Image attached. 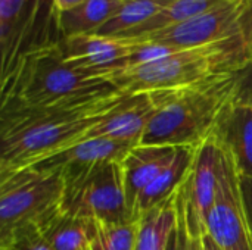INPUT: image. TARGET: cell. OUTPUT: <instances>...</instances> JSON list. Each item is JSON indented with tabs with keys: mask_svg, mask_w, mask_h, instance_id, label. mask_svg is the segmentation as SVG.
<instances>
[{
	"mask_svg": "<svg viewBox=\"0 0 252 250\" xmlns=\"http://www.w3.org/2000/svg\"><path fill=\"white\" fill-rule=\"evenodd\" d=\"M0 87V106L25 108L83 106L120 93L109 80L71 66L56 41L30 50Z\"/></svg>",
	"mask_w": 252,
	"mask_h": 250,
	"instance_id": "cell-2",
	"label": "cell"
},
{
	"mask_svg": "<svg viewBox=\"0 0 252 250\" xmlns=\"http://www.w3.org/2000/svg\"><path fill=\"white\" fill-rule=\"evenodd\" d=\"M235 100L252 109V60L238 72V83L235 90Z\"/></svg>",
	"mask_w": 252,
	"mask_h": 250,
	"instance_id": "cell-25",
	"label": "cell"
},
{
	"mask_svg": "<svg viewBox=\"0 0 252 250\" xmlns=\"http://www.w3.org/2000/svg\"><path fill=\"white\" fill-rule=\"evenodd\" d=\"M232 158L239 175L252 177V109L233 99L226 105L211 136Z\"/></svg>",
	"mask_w": 252,
	"mask_h": 250,
	"instance_id": "cell-14",
	"label": "cell"
},
{
	"mask_svg": "<svg viewBox=\"0 0 252 250\" xmlns=\"http://www.w3.org/2000/svg\"><path fill=\"white\" fill-rule=\"evenodd\" d=\"M251 62L241 34L201 47L179 50L157 60L118 71L109 81L123 93L177 88L239 71Z\"/></svg>",
	"mask_w": 252,
	"mask_h": 250,
	"instance_id": "cell-4",
	"label": "cell"
},
{
	"mask_svg": "<svg viewBox=\"0 0 252 250\" xmlns=\"http://www.w3.org/2000/svg\"><path fill=\"white\" fill-rule=\"evenodd\" d=\"M174 0H127L121 9L96 32L102 37H121L168 7Z\"/></svg>",
	"mask_w": 252,
	"mask_h": 250,
	"instance_id": "cell-21",
	"label": "cell"
},
{
	"mask_svg": "<svg viewBox=\"0 0 252 250\" xmlns=\"http://www.w3.org/2000/svg\"><path fill=\"white\" fill-rule=\"evenodd\" d=\"M123 91L83 106H0V175L28 168L87 137Z\"/></svg>",
	"mask_w": 252,
	"mask_h": 250,
	"instance_id": "cell-1",
	"label": "cell"
},
{
	"mask_svg": "<svg viewBox=\"0 0 252 250\" xmlns=\"http://www.w3.org/2000/svg\"><path fill=\"white\" fill-rule=\"evenodd\" d=\"M176 209H177V245L179 250H204V236H195L186 221V209H185V197L182 192V186L176 194Z\"/></svg>",
	"mask_w": 252,
	"mask_h": 250,
	"instance_id": "cell-24",
	"label": "cell"
},
{
	"mask_svg": "<svg viewBox=\"0 0 252 250\" xmlns=\"http://www.w3.org/2000/svg\"><path fill=\"white\" fill-rule=\"evenodd\" d=\"M86 0H53V16L56 18L58 13L71 10L77 6H80Z\"/></svg>",
	"mask_w": 252,
	"mask_h": 250,
	"instance_id": "cell-28",
	"label": "cell"
},
{
	"mask_svg": "<svg viewBox=\"0 0 252 250\" xmlns=\"http://www.w3.org/2000/svg\"><path fill=\"white\" fill-rule=\"evenodd\" d=\"M123 1H127V0H123Z\"/></svg>",
	"mask_w": 252,
	"mask_h": 250,
	"instance_id": "cell-32",
	"label": "cell"
},
{
	"mask_svg": "<svg viewBox=\"0 0 252 250\" xmlns=\"http://www.w3.org/2000/svg\"><path fill=\"white\" fill-rule=\"evenodd\" d=\"M176 150L177 147L171 146L137 144L124 158L121 168L130 217L140 193L171 162Z\"/></svg>",
	"mask_w": 252,
	"mask_h": 250,
	"instance_id": "cell-15",
	"label": "cell"
},
{
	"mask_svg": "<svg viewBox=\"0 0 252 250\" xmlns=\"http://www.w3.org/2000/svg\"><path fill=\"white\" fill-rule=\"evenodd\" d=\"M0 250H53L38 227L27 225L16 230L7 240L0 242Z\"/></svg>",
	"mask_w": 252,
	"mask_h": 250,
	"instance_id": "cell-23",
	"label": "cell"
},
{
	"mask_svg": "<svg viewBox=\"0 0 252 250\" xmlns=\"http://www.w3.org/2000/svg\"><path fill=\"white\" fill-rule=\"evenodd\" d=\"M139 220L123 224H99L90 250H134Z\"/></svg>",
	"mask_w": 252,
	"mask_h": 250,
	"instance_id": "cell-22",
	"label": "cell"
},
{
	"mask_svg": "<svg viewBox=\"0 0 252 250\" xmlns=\"http://www.w3.org/2000/svg\"><path fill=\"white\" fill-rule=\"evenodd\" d=\"M154 111L149 93H123L86 139L103 137L137 146L142 143Z\"/></svg>",
	"mask_w": 252,
	"mask_h": 250,
	"instance_id": "cell-12",
	"label": "cell"
},
{
	"mask_svg": "<svg viewBox=\"0 0 252 250\" xmlns=\"http://www.w3.org/2000/svg\"><path fill=\"white\" fill-rule=\"evenodd\" d=\"M176 194L139 217L134 250H167L177 227Z\"/></svg>",
	"mask_w": 252,
	"mask_h": 250,
	"instance_id": "cell-18",
	"label": "cell"
},
{
	"mask_svg": "<svg viewBox=\"0 0 252 250\" xmlns=\"http://www.w3.org/2000/svg\"><path fill=\"white\" fill-rule=\"evenodd\" d=\"M167 250H179V245H177V230L173 233V236H171V239L168 242Z\"/></svg>",
	"mask_w": 252,
	"mask_h": 250,
	"instance_id": "cell-31",
	"label": "cell"
},
{
	"mask_svg": "<svg viewBox=\"0 0 252 250\" xmlns=\"http://www.w3.org/2000/svg\"><path fill=\"white\" fill-rule=\"evenodd\" d=\"M40 0H0L1 83L30 52L28 37L35 34Z\"/></svg>",
	"mask_w": 252,
	"mask_h": 250,
	"instance_id": "cell-11",
	"label": "cell"
},
{
	"mask_svg": "<svg viewBox=\"0 0 252 250\" xmlns=\"http://www.w3.org/2000/svg\"><path fill=\"white\" fill-rule=\"evenodd\" d=\"M38 230L53 250H90L97 222L89 218L69 217L59 211Z\"/></svg>",
	"mask_w": 252,
	"mask_h": 250,
	"instance_id": "cell-19",
	"label": "cell"
},
{
	"mask_svg": "<svg viewBox=\"0 0 252 250\" xmlns=\"http://www.w3.org/2000/svg\"><path fill=\"white\" fill-rule=\"evenodd\" d=\"M239 34L252 60V0H245V7L239 18Z\"/></svg>",
	"mask_w": 252,
	"mask_h": 250,
	"instance_id": "cell-26",
	"label": "cell"
},
{
	"mask_svg": "<svg viewBox=\"0 0 252 250\" xmlns=\"http://www.w3.org/2000/svg\"><path fill=\"white\" fill-rule=\"evenodd\" d=\"M195 155H196V147H190V146L177 147L171 162L140 193L131 212L133 220H139V217L145 211L170 199L179 190V187L185 183V180L188 178L192 169Z\"/></svg>",
	"mask_w": 252,
	"mask_h": 250,
	"instance_id": "cell-16",
	"label": "cell"
},
{
	"mask_svg": "<svg viewBox=\"0 0 252 250\" xmlns=\"http://www.w3.org/2000/svg\"><path fill=\"white\" fill-rule=\"evenodd\" d=\"M238 72L185 87L149 91L155 111L140 144L198 147L211 136L223 109L233 99Z\"/></svg>",
	"mask_w": 252,
	"mask_h": 250,
	"instance_id": "cell-3",
	"label": "cell"
},
{
	"mask_svg": "<svg viewBox=\"0 0 252 250\" xmlns=\"http://www.w3.org/2000/svg\"><path fill=\"white\" fill-rule=\"evenodd\" d=\"M239 189H241V199H242L247 224L252 237V177L239 175Z\"/></svg>",
	"mask_w": 252,
	"mask_h": 250,
	"instance_id": "cell-27",
	"label": "cell"
},
{
	"mask_svg": "<svg viewBox=\"0 0 252 250\" xmlns=\"http://www.w3.org/2000/svg\"><path fill=\"white\" fill-rule=\"evenodd\" d=\"M244 7L245 0H230L182 24H176L126 41L157 44L176 52L217 43L239 34V18L244 12Z\"/></svg>",
	"mask_w": 252,
	"mask_h": 250,
	"instance_id": "cell-7",
	"label": "cell"
},
{
	"mask_svg": "<svg viewBox=\"0 0 252 250\" xmlns=\"http://www.w3.org/2000/svg\"><path fill=\"white\" fill-rule=\"evenodd\" d=\"M123 0H86L80 6L58 13L55 24L61 38L96 34L123 6Z\"/></svg>",
	"mask_w": 252,
	"mask_h": 250,
	"instance_id": "cell-17",
	"label": "cell"
},
{
	"mask_svg": "<svg viewBox=\"0 0 252 250\" xmlns=\"http://www.w3.org/2000/svg\"><path fill=\"white\" fill-rule=\"evenodd\" d=\"M230 1V0H174L168 7H165L162 12H159L158 15H155L154 18H151L148 22H145L143 25H140L139 28L117 37L120 40H133L137 37H142L145 34L176 25V24H182L185 21H189L192 18H196L199 15H204L219 6H221L223 3ZM112 38V37H111Z\"/></svg>",
	"mask_w": 252,
	"mask_h": 250,
	"instance_id": "cell-20",
	"label": "cell"
},
{
	"mask_svg": "<svg viewBox=\"0 0 252 250\" xmlns=\"http://www.w3.org/2000/svg\"><path fill=\"white\" fill-rule=\"evenodd\" d=\"M133 147V144L103 137L84 139L34 164L32 168L43 171H56L61 172L63 178H68L78 175L99 164L123 162Z\"/></svg>",
	"mask_w": 252,
	"mask_h": 250,
	"instance_id": "cell-13",
	"label": "cell"
},
{
	"mask_svg": "<svg viewBox=\"0 0 252 250\" xmlns=\"http://www.w3.org/2000/svg\"><path fill=\"white\" fill-rule=\"evenodd\" d=\"M44 10L47 18L50 21H55V16H53V0H40V12Z\"/></svg>",
	"mask_w": 252,
	"mask_h": 250,
	"instance_id": "cell-29",
	"label": "cell"
},
{
	"mask_svg": "<svg viewBox=\"0 0 252 250\" xmlns=\"http://www.w3.org/2000/svg\"><path fill=\"white\" fill-rule=\"evenodd\" d=\"M207 233L221 250H252V237L241 199L239 174L227 153L217 199L207 217Z\"/></svg>",
	"mask_w": 252,
	"mask_h": 250,
	"instance_id": "cell-9",
	"label": "cell"
},
{
	"mask_svg": "<svg viewBox=\"0 0 252 250\" xmlns=\"http://www.w3.org/2000/svg\"><path fill=\"white\" fill-rule=\"evenodd\" d=\"M58 47L63 59L74 68L94 77H109L127 68L136 44L131 41L96 34L59 38Z\"/></svg>",
	"mask_w": 252,
	"mask_h": 250,
	"instance_id": "cell-10",
	"label": "cell"
},
{
	"mask_svg": "<svg viewBox=\"0 0 252 250\" xmlns=\"http://www.w3.org/2000/svg\"><path fill=\"white\" fill-rule=\"evenodd\" d=\"M204 250H221L208 233L204 234Z\"/></svg>",
	"mask_w": 252,
	"mask_h": 250,
	"instance_id": "cell-30",
	"label": "cell"
},
{
	"mask_svg": "<svg viewBox=\"0 0 252 250\" xmlns=\"http://www.w3.org/2000/svg\"><path fill=\"white\" fill-rule=\"evenodd\" d=\"M63 190L56 171L28 167L0 175V242L22 227H43L61 211Z\"/></svg>",
	"mask_w": 252,
	"mask_h": 250,
	"instance_id": "cell-5",
	"label": "cell"
},
{
	"mask_svg": "<svg viewBox=\"0 0 252 250\" xmlns=\"http://www.w3.org/2000/svg\"><path fill=\"white\" fill-rule=\"evenodd\" d=\"M61 211L69 217L89 218L99 224L131 221L121 162L99 164L78 175L63 178Z\"/></svg>",
	"mask_w": 252,
	"mask_h": 250,
	"instance_id": "cell-6",
	"label": "cell"
},
{
	"mask_svg": "<svg viewBox=\"0 0 252 250\" xmlns=\"http://www.w3.org/2000/svg\"><path fill=\"white\" fill-rule=\"evenodd\" d=\"M224 164L226 152L213 137L196 147L192 169L182 184L188 227L195 236L207 233V217L216 203Z\"/></svg>",
	"mask_w": 252,
	"mask_h": 250,
	"instance_id": "cell-8",
	"label": "cell"
}]
</instances>
